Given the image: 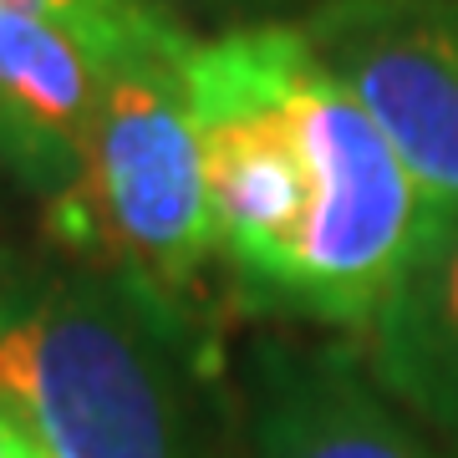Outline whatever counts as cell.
Listing matches in <instances>:
<instances>
[{
    "label": "cell",
    "mask_w": 458,
    "mask_h": 458,
    "mask_svg": "<svg viewBox=\"0 0 458 458\" xmlns=\"http://www.w3.org/2000/svg\"><path fill=\"white\" fill-rule=\"evenodd\" d=\"M179 82L234 301L361 336L438 234L403 158L295 21L194 36Z\"/></svg>",
    "instance_id": "6da1fadb"
},
{
    "label": "cell",
    "mask_w": 458,
    "mask_h": 458,
    "mask_svg": "<svg viewBox=\"0 0 458 458\" xmlns=\"http://www.w3.org/2000/svg\"><path fill=\"white\" fill-rule=\"evenodd\" d=\"M0 412L47 458H240L199 316L82 260L0 280Z\"/></svg>",
    "instance_id": "7a4b0ae2"
},
{
    "label": "cell",
    "mask_w": 458,
    "mask_h": 458,
    "mask_svg": "<svg viewBox=\"0 0 458 458\" xmlns=\"http://www.w3.org/2000/svg\"><path fill=\"white\" fill-rule=\"evenodd\" d=\"M179 66L107 72L82 168L51 199L47 225L82 265L199 316L204 276L214 270V225Z\"/></svg>",
    "instance_id": "3957f363"
},
{
    "label": "cell",
    "mask_w": 458,
    "mask_h": 458,
    "mask_svg": "<svg viewBox=\"0 0 458 458\" xmlns=\"http://www.w3.org/2000/svg\"><path fill=\"white\" fill-rule=\"evenodd\" d=\"M295 26L403 158L438 229L458 219V0H316Z\"/></svg>",
    "instance_id": "277c9868"
},
{
    "label": "cell",
    "mask_w": 458,
    "mask_h": 458,
    "mask_svg": "<svg viewBox=\"0 0 458 458\" xmlns=\"http://www.w3.org/2000/svg\"><path fill=\"white\" fill-rule=\"evenodd\" d=\"M240 458H448L361 352L265 336L245 361Z\"/></svg>",
    "instance_id": "5b68a950"
},
{
    "label": "cell",
    "mask_w": 458,
    "mask_h": 458,
    "mask_svg": "<svg viewBox=\"0 0 458 458\" xmlns=\"http://www.w3.org/2000/svg\"><path fill=\"white\" fill-rule=\"evenodd\" d=\"M361 361L428 433H458V219L428 240L408 280L361 331Z\"/></svg>",
    "instance_id": "8992f818"
},
{
    "label": "cell",
    "mask_w": 458,
    "mask_h": 458,
    "mask_svg": "<svg viewBox=\"0 0 458 458\" xmlns=\"http://www.w3.org/2000/svg\"><path fill=\"white\" fill-rule=\"evenodd\" d=\"M107 66L56 21L0 0V102L26 132L82 168L87 132L98 123Z\"/></svg>",
    "instance_id": "52a82bcc"
},
{
    "label": "cell",
    "mask_w": 458,
    "mask_h": 458,
    "mask_svg": "<svg viewBox=\"0 0 458 458\" xmlns=\"http://www.w3.org/2000/svg\"><path fill=\"white\" fill-rule=\"evenodd\" d=\"M5 5H21V11L56 21L107 72L183 62L189 47H194V31L179 21V11L168 0H5Z\"/></svg>",
    "instance_id": "ba28073f"
},
{
    "label": "cell",
    "mask_w": 458,
    "mask_h": 458,
    "mask_svg": "<svg viewBox=\"0 0 458 458\" xmlns=\"http://www.w3.org/2000/svg\"><path fill=\"white\" fill-rule=\"evenodd\" d=\"M0 179L21 183L31 194H47V204H51L62 189H72L77 164L66 153H56L51 143H41L36 132H26L16 123V113L0 102Z\"/></svg>",
    "instance_id": "9c48e42d"
},
{
    "label": "cell",
    "mask_w": 458,
    "mask_h": 458,
    "mask_svg": "<svg viewBox=\"0 0 458 458\" xmlns=\"http://www.w3.org/2000/svg\"><path fill=\"white\" fill-rule=\"evenodd\" d=\"M26 443H31V438H26V433H21V428L11 423L5 412H0V458H16L21 448H26Z\"/></svg>",
    "instance_id": "30bf717a"
},
{
    "label": "cell",
    "mask_w": 458,
    "mask_h": 458,
    "mask_svg": "<svg viewBox=\"0 0 458 458\" xmlns=\"http://www.w3.org/2000/svg\"><path fill=\"white\" fill-rule=\"evenodd\" d=\"M194 5H204V11H260V5H276V0H194Z\"/></svg>",
    "instance_id": "8fae6325"
},
{
    "label": "cell",
    "mask_w": 458,
    "mask_h": 458,
    "mask_svg": "<svg viewBox=\"0 0 458 458\" xmlns=\"http://www.w3.org/2000/svg\"><path fill=\"white\" fill-rule=\"evenodd\" d=\"M16 458H47V454H41V448H36V443H26V448H21Z\"/></svg>",
    "instance_id": "7c38bea8"
}]
</instances>
